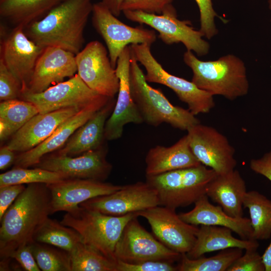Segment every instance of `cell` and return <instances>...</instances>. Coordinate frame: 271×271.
Here are the masks:
<instances>
[{
    "label": "cell",
    "mask_w": 271,
    "mask_h": 271,
    "mask_svg": "<svg viewBox=\"0 0 271 271\" xmlns=\"http://www.w3.org/2000/svg\"><path fill=\"white\" fill-rule=\"evenodd\" d=\"M51 200L46 184H27L0 220L1 259L19 246L34 241L36 231L52 214Z\"/></svg>",
    "instance_id": "obj_1"
},
{
    "label": "cell",
    "mask_w": 271,
    "mask_h": 271,
    "mask_svg": "<svg viewBox=\"0 0 271 271\" xmlns=\"http://www.w3.org/2000/svg\"><path fill=\"white\" fill-rule=\"evenodd\" d=\"M92 0H65L42 18L24 27L26 35L37 45L53 46L75 55L84 42V31L92 14Z\"/></svg>",
    "instance_id": "obj_2"
},
{
    "label": "cell",
    "mask_w": 271,
    "mask_h": 271,
    "mask_svg": "<svg viewBox=\"0 0 271 271\" xmlns=\"http://www.w3.org/2000/svg\"><path fill=\"white\" fill-rule=\"evenodd\" d=\"M183 60L193 72L191 81L199 88L231 100L247 94L249 83L246 68L244 62L235 55L202 61L187 50Z\"/></svg>",
    "instance_id": "obj_3"
},
{
    "label": "cell",
    "mask_w": 271,
    "mask_h": 271,
    "mask_svg": "<svg viewBox=\"0 0 271 271\" xmlns=\"http://www.w3.org/2000/svg\"><path fill=\"white\" fill-rule=\"evenodd\" d=\"M138 62L131 52V94L144 122L153 126L166 123L174 128L186 130L200 123L189 109L173 105L160 89L151 86Z\"/></svg>",
    "instance_id": "obj_4"
},
{
    "label": "cell",
    "mask_w": 271,
    "mask_h": 271,
    "mask_svg": "<svg viewBox=\"0 0 271 271\" xmlns=\"http://www.w3.org/2000/svg\"><path fill=\"white\" fill-rule=\"evenodd\" d=\"M135 216H138L136 213L106 215L79 206L66 212L60 222L76 230L84 244L116 261L114 257L116 245L126 224Z\"/></svg>",
    "instance_id": "obj_5"
},
{
    "label": "cell",
    "mask_w": 271,
    "mask_h": 271,
    "mask_svg": "<svg viewBox=\"0 0 271 271\" xmlns=\"http://www.w3.org/2000/svg\"><path fill=\"white\" fill-rule=\"evenodd\" d=\"M217 174L200 164L196 167L146 176V182L157 192L160 205L174 210L195 203L206 195L210 182Z\"/></svg>",
    "instance_id": "obj_6"
},
{
    "label": "cell",
    "mask_w": 271,
    "mask_h": 271,
    "mask_svg": "<svg viewBox=\"0 0 271 271\" xmlns=\"http://www.w3.org/2000/svg\"><path fill=\"white\" fill-rule=\"evenodd\" d=\"M129 46L135 59L146 70L145 76L148 82L161 84L171 89L195 115L208 113L214 107L213 95L199 88L192 81L166 71L153 56L151 45L145 43Z\"/></svg>",
    "instance_id": "obj_7"
},
{
    "label": "cell",
    "mask_w": 271,
    "mask_h": 271,
    "mask_svg": "<svg viewBox=\"0 0 271 271\" xmlns=\"http://www.w3.org/2000/svg\"><path fill=\"white\" fill-rule=\"evenodd\" d=\"M122 12L127 19L146 24L157 31L159 38L166 44L182 43L188 51H193L199 56L205 55L209 52V44L202 39V33L195 30L190 21L179 20L172 4L160 15L140 11Z\"/></svg>",
    "instance_id": "obj_8"
},
{
    "label": "cell",
    "mask_w": 271,
    "mask_h": 271,
    "mask_svg": "<svg viewBox=\"0 0 271 271\" xmlns=\"http://www.w3.org/2000/svg\"><path fill=\"white\" fill-rule=\"evenodd\" d=\"M92 15L93 26L104 40L114 68L118 58L126 46L145 43L152 45L156 40L154 30L124 24L101 1L93 4Z\"/></svg>",
    "instance_id": "obj_9"
},
{
    "label": "cell",
    "mask_w": 271,
    "mask_h": 271,
    "mask_svg": "<svg viewBox=\"0 0 271 271\" xmlns=\"http://www.w3.org/2000/svg\"><path fill=\"white\" fill-rule=\"evenodd\" d=\"M137 217L130 219L123 229L115 248L116 261L130 263L148 260L179 261L182 254L155 238L140 224Z\"/></svg>",
    "instance_id": "obj_10"
},
{
    "label": "cell",
    "mask_w": 271,
    "mask_h": 271,
    "mask_svg": "<svg viewBox=\"0 0 271 271\" xmlns=\"http://www.w3.org/2000/svg\"><path fill=\"white\" fill-rule=\"evenodd\" d=\"M108 52L101 43L92 41L75 55V59L77 74L84 82L98 94L113 98L119 80Z\"/></svg>",
    "instance_id": "obj_11"
},
{
    "label": "cell",
    "mask_w": 271,
    "mask_h": 271,
    "mask_svg": "<svg viewBox=\"0 0 271 271\" xmlns=\"http://www.w3.org/2000/svg\"><path fill=\"white\" fill-rule=\"evenodd\" d=\"M190 148L202 165L223 174L234 169L235 150L227 138L215 128L197 124L187 130Z\"/></svg>",
    "instance_id": "obj_12"
},
{
    "label": "cell",
    "mask_w": 271,
    "mask_h": 271,
    "mask_svg": "<svg viewBox=\"0 0 271 271\" xmlns=\"http://www.w3.org/2000/svg\"><path fill=\"white\" fill-rule=\"evenodd\" d=\"M90 88L78 74L40 93L27 90L22 92L20 99L33 103L39 113L44 114L70 107L83 108L103 99Z\"/></svg>",
    "instance_id": "obj_13"
},
{
    "label": "cell",
    "mask_w": 271,
    "mask_h": 271,
    "mask_svg": "<svg viewBox=\"0 0 271 271\" xmlns=\"http://www.w3.org/2000/svg\"><path fill=\"white\" fill-rule=\"evenodd\" d=\"M158 205L156 191L146 182H138L122 186L111 194L89 199L79 206L106 215L122 216Z\"/></svg>",
    "instance_id": "obj_14"
},
{
    "label": "cell",
    "mask_w": 271,
    "mask_h": 271,
    "mask_svg": "<svg viewBox=\"0 0 271 271\" xmlns=\"http://www.w3.org/2000/svg\"><path fill=\"white\" fill-rule=\"evenodd\" d=\"M136 214L148 221L156 237L170 249L187 254L193 246L199 228L183 221L176 210L158 205Z\"/></svg>",
    "instance_id": "obj_15"
},
{
    "label": "cell",
    "mask_w": 271,
    "mask_h": 271,
    "mask_svg": "<svg viewBox=\"0 0 271 271\" xmlns=\"http://www.w3.org/2000/svg\"><path fill=\"white\" fill-rule=\"evenodd\" d=\"M130 58L131 50L129 45L124 48L117 61L115 70L119 86L114 109L105 123L104 138L108 141L119 139L126 124H141L144 122L131 94Z\"/></svg>",
    "instance_id": "obj_16"
},
{
    "label": "cell",
    "mask_w": 271,
    "mask_h": 271,
    "mask_svg": "<svg viewBox=\"0 0 271 271\" xmlns=\"http://www.w3.org/2000/svg\"><path fill=\"white\" fill-rule=\"evenodd\" d=\"M44 48L31 40L22 26L15 27L1 42L0 58L20 81L22 92L28 88Z\"/></svg>",
    "instance_id": "obj_17"
},
{
    "label": "cell",
    "mask_w": 271,
    "mask_h": 271,
    "mask_svg": "<svg viewBox=\"0 0 271 271\" xmlns=\"http://www.w3.org/2000/svg\"><path fill=\"white\" fill-rule=\"evenodd\" d=\"M106 151L103 147L72 157L57 154L41 159L36 165L40 168L55 172L66 178L105 180L111 173V165L106 159Z\"/></svg>",
    "instance_id": "obj_18"
},
{
    "label": "cell",
    "mask_w": 271,
    "mask_h": 271,
    "mask_svg": "<svg viewBox=\"0 0 271 271\" xmlns=\"http://www.w3.org/2000/svg\"><path fill=\"white\" fill-rule=\"evenodd\" d=\"M47 186L51 194L52 214L61 211L71 212L81 203L111 194L122 186L104 181L77 178H67Z\"/></svg>",
    "instance_id": "obj_19"
},
{
    "label": "cell",
    "mask_w": 271,
    "mask_h": 271,
    "mask_svg": "<svg viewBox=\"0 0 271 271\" xmlns=\"http://www.w3.org/2000/svg\"><path fill=\"white\" fill-rule=\"evenodd\" d=\"M77 71L75 55L57 47H45L39 57L28 88L24 91L42 92L73 76Z\"/></svg>",
    "instance_id": "obj_20"
},
{
    "label": "cell",
    "mask_w": 271,
    "mask_h": 271,
    "mask_svg": "<svg viewBox=\"0 0 271 271\" xmlns=\"http://www.w3.org/2000/svg\"><path fill=\"white\" fill-rule=\"evenodd\" d=\"M112 98L105 97L89 104L60 124L41 144L16 157L15 167L27 168L38 164L45 155L63 146L71 136Z\"/></svg>",
    "instance_id": "obj_21"
},
{
    "label": "cell",
    "mask_w": 271,
    "mask_h": 271,
    "mask_svg": "<svg viewBox=\"0 0 271 271\" xmlns=\"http://www.w3.org/2000/svg\"><path fill=\"white\" fill-rule=\"evenodd\" d=\"M82 108L70 107L44 114H37L14 134L7 146L14 152L21 153L32 149Z\"/></svg>",
    "instance_id": "obj_22"
},
{
    "label": "cell",
    "mask_w": 271,
    "mask_h": 271,
    "mask_svg": "<svg viewBox=\"0 0 271 271\" xmlns=\"http://www.w3.org/2000/svg\"><path fill=\"white\" fill-rule=\"evenodd\" d=\"M193 209L179 214L180 217L187 223L219 226L227 227L242 239H253V230L250 219L233 217L226 214L219 205L212 204L206 195L202 196L195 203Z\"/></svg>",
    "instance_id": "obj_23"
},
{
    "label": "cell",
    "mask_w": 271,
    "mask_h": 271,
    "mask_svg": "<svg viewBox=\"0 0 271 271\" xmlns=\"http://www.w3.org/2000/svg\"><path fill=\"white\" fill-rule=\"evenodd\" d=\"M113 98L78 128L57 154L71 156L102 147L105 123L115 104Z\"/></svg>",
    "instance_id": "obj_24"
},
{
    "label": "cell",
    "mask_w": 271,
    "mask_h": 271,
    "mask_svg": "<svg viewBox=\"0 0 271 271\" xmlns=\"http://www.w3.org/2000/svg\"><path fill=\"white\" fill-rule=\"evenodd\" d=\"M246 192L244 180L239 172L234 169L225 174H217L208 184L206 195L228 215L241 217Z\"/></svg>",
    "instance_id": "obj_25"
},
{
    "label": "cell",
    "mask_w": 271,
    "mask_h": 271,
    "mask_svg": "<svg viewBox=\"0 0 271 271\" xmlns=\"http://www.w3.org/2000/svg\"><path fill=\"white\" fill-rule=\"evenodd\" d=\"M145 162L146 176L157 175L201 164L190 148L187 135L172 146H156L151 148Z\"/></svg>",
    "instance_id": "obj_26"
},
{
    "label": "cell",
    "mask_w": 271,
    "mask_h": 271,
    "mask_svg": "<svg viewBox=\"0 0 271 271\" xmlns=\"http://www.w3.org/2000/svg\"><path fill=\"white\" fill-rule=\"evenodd\" d=\"M232 232L225 227L200 225L194 244L187 255L191 259H195L206 253L230 248L245 250L258 248L259 243L257 240L238 239L232 235Z\"/></svg>",
    "instance_id": "obj_27"
},
{
    "label": "cell",
    "mask_w": 271,
    "mask_h": 271,
    "mask_svg": "<svg viewBox=\"0 0 271 271\" xmlns=\"http://www.w3.org/2000/svg\"><path fill=\"white\" fill-rule=\"evenodd\" d=\"M65 0H0V16L15 27L37 21Z\"/></svg>",
    "instance_id": "obj_28"
},
{
    "label": "cell",
    "mask_w": 271,
    "mask_h": 271,
    "mask_svg": "<svg viewBox=\"0 0 271 271\" xmlns=\"http://www.w3.org/2000/svg\"><path fill=\"white\" fill-rule=\"evenodd\" d=\"M39 113L32 102L23 99L3 101L0 103V140L14 135L27 122Z\"/></svg>",
    "instance_id": "obj_29"
},
{
    "label": "cell",
    "mask_w": 271,
    "mask_h": 271,
    "mask_svg": "<svg viewBox=\"0 0 271 271\" xmlns=\"http://www.w3.org/2000/svg\"><path fill=\"white\" fill-rule=\"evenodd\" d=\"M243 205L249 212L252 239H268L271 236V200L256 191H250L246 193Z\"/></svg>",
    "instance_id": "obj_30"
},
{
    "label": "cell",
    "mask_w": 271,
    "mask_h": 271,
    "mask_svg": "<svg viewBox=\"0 0 271 271\" xmlns=\"http://www.w3.org/2000/svg\"><path fill=\"white\" fill-rule=\"evenodd\" d=\"M33 240L56 246L69 252L82 242L76 230L49 217L36 231Z\"/></svg>",
    "instance_id": "obj_31"
},
{
    "label": "cell",
    "mask_w": 271,
    "mask_h": 271,
    "mask_svg": "<svg viewBox=\"0 0 271 271\" xmlns=\"http://www.w3.org/2000/svg\"><path fill=\"white\" fill-rule=\"evenodd\" d=\"M242 249L230 248L222 250L211 257L191 259L186 254H182L178 271H227L230 266L242 254Z\"/></svg>",
    "instance_id": "obj_32"
},
{
    "label": "cell",
    "mask_w": 271,
    "mask_h": 271,
    "mask_svg": "<svg viewBox=\"0 0 271 271\" xmlns=\"http://www.w3.org/2000/svg\"><path fill=\"white\" fill-rule=\"evenodd\" d=\"M71 271H117L116 261L79 243L70 252Z\"/></svg>",
    "instance_id": "obj_33"
},
{
    "label": "cell",
    "mask_w": 271,
    "mask_h": 271,
    "mask_svg": "<svg viewBox=\"0 0 271 271\" xmlns=\"http://www.w3.org/2000/svg\"><path fill=\"white\" fill-rule=\"evenodd\" d=\"M34 258L43 271H71L70 253L56 246L33 241L30 243Z\"/></svg>",
    "instance_id": "obj_34"
},
{
    "label": "cell",
    "mask_w": 271,
    "mask_h": 271,
    "mask_svg": "<svg viewBox=\"0 0 271 271\" xmlns=\"http://www.w3.org/2000/svg\"><path fill=\"white\" fill-rule=\"evenodd\" d=\"M67 179L61 174L36 167L28 169L14 167L1 174L0 187L10 185L32 183H55Z\"/></svg>",
    "instance_id": "obj_35"
},
{
    "label": "cell",
    "mask_w": 271,
    "mask_h": 271,
    "mask_svg": "<svg viewBox=\"0 0 271 271\" xmlns=\"http://www.w3.org/2000/svg\"><path fill=\"white\" fill-rule=\"evenodd\" d=\"M22 92L21 84L0 58V100L18 99Z\"/></svg>",
    "instance_id": "obj_36"
},
{
    "label": "cell",
    "mask_w": 271,
    "mask_h": 271,
    "mask_svg": "<svg viewBox=\"0 0 271 271\" xmlns=\"http://www.w3.org/2000/svg\"><path fill=\"white\" fill-rule=\"evenodd\" d=\"M200 13V29L203 36L210 39L217 34L214 18L217 16L212 0H195Z\"/></svg>",
    "instance_id": "obj_37"
},
{
    "label": "cell",
    "mask_w": 271,
    "mask_h": 271,
    "mask_svg": "<svg viewBox=\"0 0 271 271\" xmlns=\"http://www.w3.org/2000/svg\"><path fill=\"white\" fill-rule=\"evenodd\" d=\"M257 249H246L244 254L238 257L227 271H265L262 256Z\"/></svg>",
    "instance_id": "obj_38"
},
{
    "label": "cell",
    "mask_w": 271,
    "mask_h": 271,
    "mask_svg": "<svg viewBox=\"0 0 271 271\" xmlns=\"http://www.w3.org/2000/svg\"><path fill=\"white\" fill-rule=\"evenodd\" d=\"M117 271H177V266L174 262L148 260L137 263H130L116 261Z\"/></svg>",
    "instance_id": "obj_39"
},
{
    "label": "cell",
    "mask_w": 271,
    "mask_h": 271,
    "mask_svg": "<svg viewBox=\"0 0 271 271\" xmlns=\"http://www.w3.org/2000/svg\"><path fill=\"white\" fill-rule=\"evenodd\" d=\"M173 0H124L121 5L124 11H140L149 14H161L172 4Z\"/></svg>",
    "instance_id": "obj_40"
},
{
    "label": "cell",
    "mask_w": 271,
    "mask_h": 271,
    "mask_svg": "<svg viewBox=\"0 0 271 271\" xmlns=\"http://www.w3.org/2000/svg\"><path fill=\"white\" fill-rule=\"evenodd\" d=\"M8 258L16 260L25 270H41L32 253L30 243L19 246Z\"/></svg>",
    "instance_id": "obj_41"
},
{
    "label": "cell",
    "mask_w": 271,
    "mask_h": 271,
    "mask_svg": "<svg viewBox=\"0 0 271 271\" xmlns=\"http://www.w3.org/2000/svg\"><path fill=\"white\" fill-rule=\"evenodd\" d=\"M25 188L24 184L10 185L0 187V220L5 212Z\"/></svg>",
    "instance_id": "obj_42"
},
{
    "label": "cell",
    "mask_w": 271,
    "mask_h": 271,
    "mask_svg": "<svg viewBox=\"0 0 271 271\" xmlns=\"http://www.w3.org/2000/svg\"><path fill=\"white\" fill-rule=\"evenodd\" d=\"M250 168L255 173L264 176L271 181V150L261 158L251 160Z\"/></svg>",
    "instance_id": "obj_43"
},
{
    "label": "cell",
    "mask_w": 271,
    "mask_h": 271,
    "mask_svg": "<svg viewBox=\"0 0 271 271\" xmlns=\"http://www.w3.org/2000/svg\"><path fill=\"white\" fill-rule=\"evenodd\" d=\"M14 151L11 150L7 145L0 149V169L5 170L15 163L16 158Z\"/></svg>",
    "instance_id": "obj_44"
},
{
    "label": "cell",
    "mask_w": 271,
    "mask_h": 271,
    "mask_svg": "<svg viewBox=\"0 0 271 271\" xmlns=\"http://www.w3.org/2000/svg\"><path fill=\"white\" fill-rule=\"evenodd\" d=\"M124 0H102L101 2L109 9L115 17L122 12L121 8Z\"/></svg>",
    "instance_id": "obj_45"
},
{
    "label": "cell",
    "mask_w": 271,
    "mask_h": 271,
    "mask_svg": "<svg viewBox=\"0 0 271 271\" xmlns=\"http://www.w3.org/2000/svg\"><path fill=\"white\" fill-rule=\"evenodd\" d=\"M265 271H271V242L262 255Z\"/></svg>",
    "instance_id": "obj_46"
},
{
    "label": "cell",
    "mask_w": 271,
    "mask_h": 271,
    "mask_svg": "<svg viewBox=\"0 0 271 271\" xmlns=\"http://www.w3.org/2000/svg\"><path fill=\"white\" fill-rule=\"evenodd\" d=\"M269 10L271 12V0H267Z\"/></svg>",
    "instance_id": "obj_47"
}]
</instances>
